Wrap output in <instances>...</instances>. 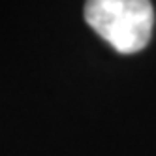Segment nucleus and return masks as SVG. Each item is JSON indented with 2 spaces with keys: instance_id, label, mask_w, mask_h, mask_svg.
<instances>
[{
  "instance_id": "1",
  "label": "nucleus",
  "mask_w": 156,
  "mask_h": 156,
  "mask_svg": "<svg viewBox=\"0 0 156 156\" xmlns=\"http://www.w3.org/2000/svg\"><path fill=\"white\" fill-rule=\"evenodd\" d=\"M85 21L115 51L133 55L151 41L154 9L151 0H87Z\"/></svg>"
}]
</instances>
